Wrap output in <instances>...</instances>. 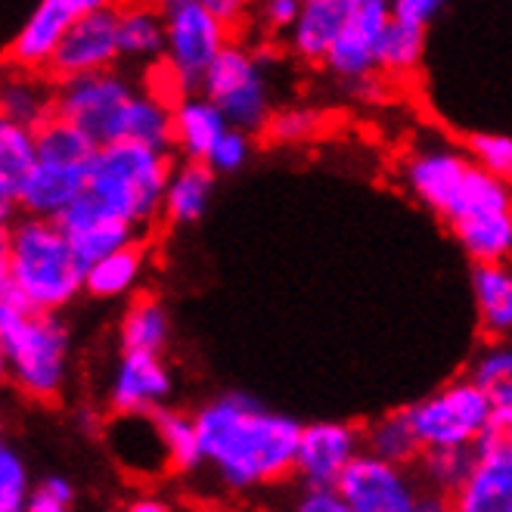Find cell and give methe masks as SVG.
I'll return each instance as SVG.
<instances>
[{"mask_svg": "<svg viewBox=\"0 0 512 512\" xmlns=\"http://www.w3.org/2000/svg\"><path fill=\"white\" fill-rule=\"evenodd\" d=\"M199 4L212 16H218L227 28L252 19V10H255V0H199Z\"/></svg>", "mask_w": 512, "mask_h": 512, "instance_id": "44", "label": "cell"}, {"mask_svg": "<svg viewBox=\"0 0 512 512\" xmlns=\"http://www.w3.org/2000/svg\"><path fill=\"white\" fill-rule=\"evenodd\" d=\"M326 125V118L320 109H308V106H289L270 115L267 122V137L274 143H305L314 140Z\"/></svg>", "mask_w": 512, "mask_h": 512, "instance_id": "35", "label": "cell"}, {"mask_svg": "<svg viewBox=\"0 0 512 512\" xmlns=\"http://www.w3.org/2000/svg\"><path fill=\"white\" fill-rule=\"evenodd\" d=\"M174 376L156 351H122L109 376L106 401L112 413H156L168 404Z\"/></svg>", "mask_w": 512, "mask_h": 512, "instance_id": "14", "label": "cell"}, {"mask_svg": "<svg viewBox=\"0 0 512 512\" xmlns=\"http://www.w3.org/2000/svg\"><path fill=\"white\" fill-rule=\"evenodd\" d=\"M38 165V134L16 122H0V212L13 221L19 190Z\"/></svg>", "mask_w": 512, "mask_h": 512, "instance_id": "23", "label": "cell"}, {"mask_svg": "<svg viewBox=\"0 0 512 512\" xmlns=\"http://www.w3.org/2000/svg\"><path fill=\"white\" fill-rule=\"evenodd\" d=\"M0 351L16 391L35 401L59 398L69 376L72 336L56 311H28L13 326H4Z\"/></svg>", "mask_w": 512, "mask_h": 512, "instance_id": "4", "label": "cell"}, {"mask_svg": "<svg viewBox=\"0 0 512 512\" xmlns=\"http://www.w3.org/2000/svg\"><path fill=\"white\" fill-rule=\"evenodd\" d=\"M215 174L218 171L202 159H187L184 165H177L171 171L168 190H165L162 218L174 227L202 221L215 193Z\"/></svg>", "mask_w": 512, "mask_h": 512, "instance_id": "22", "label": "cell"}, {"mask_svg": "<svg viewBox=\"0 0 512 512\" xmlns=\"http://www.w3.org/2000/svg\"><path fill=\"white\" fill-rule=\"evenodd\" d=\"M466 153L481 171L512 184V137L509 134H491V131L469 134Z\"/></svg>", "mask_w": 512, "mask_h": 512, "instance_id": "37", "label": "cell"}, {"mask_svg": "<svg viewBox=\"0 0 512 512\" xmlns=\"http://www.w3.org/2000/svg\"><path fill=\"white\" fill-rule=\"evenodd\" d=\"M118 41H122V56L153 63L165 56V16L156 4H125L118 10Z\"/></svg>", "mask_w": 512, "mask_h": 512, "instance_id": "27", "label": "cell"}, {"mask_svg": "<svg viewBox=\"0 0 512 512\" xmlns=\"http://www.w3.org/2000/svg\"><path fill=\"white\" fill-rule=\"evenodd\" d=\"M199 90L221 106L233 128L249 134L264 131L270 122V78L261 59L243 44H227L221 56L208 66Z\"/></svg>", "mask_w": 512, "mask_h": 512, "instance_id": "7", "label": "cell"}, {"mask_svg": "<svg viewBox=\"0 0 512 512\" xmlns=\"http://www.w3.org/2000/svg\"><path fill=\"white\" fill-rule=\"evenodd\" d=\"M72 19L75 16L66 13L56 0H41L10 38L7 59L13 63V69H35V72L50 69L56 47L63 41Z\"/></svg>", "mask_w": 512, "mask_h": 512, "instance_id": "18", "label": "cell"}, {"mask_svg": "<svg viewBox=\"0 0 512 512\" xmlns=\"http://www.w3.org/2000/svg\"><path fill=\"white\" fill-rule=\"evenodd\" d=\"M87 190V165H66L53 159H38L35 171L19 190L16 208L19 215L53 218L59 221L69 205L78 202Z\"/></svg>", "mask_w": 512, "mask_h": 512, "instance_id": "17", "label": "cell"}, {"mask_svg": "<svg viewBox=\"0 0 512 512\" xmlns=\"http://www.w3.org/2000/svg\"><path fill=\"white\" fill-rule=\"evenodd\" d=\"M423 53H426V25L391 16L379 41V63H376L379 72L391 78L413 75L419 63H423Z\"/></svg>", "mask_w": 512, "mask_h": 512, "instance_id": "30", "label": "cell"}, {"mask_svg": "<svg viewBox=\"0 0 512 512\" xmlns=\"http://www.w3.org/2000/svg\"><path fill=\"white\" fill-rule=\"evenodd\" d=\"M35 134H38V159H53L66 165H90L100 146L87 131H81L63 115L47 118Z\"/></svg>", "mask_w": 512, "mask_h": 512, "instance_id": "32", "label": "cell"}, {"mask_svg": "<svg viewBox=\"0 0 512 512\" xmlns=\"http://www.w3.org/2000/svg\"><path fill=\"white\" fill-rule=\"evenodd\" d=\"M32 478H28L25 460L10 444L0 447V512H22L32 497Z\"/></svg>", "mask_w": 512, "mask_h": 512, "instance_id": "36", "label": "cell"}, {"mask_svg": "<svg viewBox=\"0 0 512 512\" xmlns=\"http://www.w3.org/2000/svg\"><path fill=\"white\" fill-rule=\"evenodd\" d=\"M472 298L481 333L488 339H512V261L475 264Z\"/></svg>", "mask_w": 512, "mask_h": 512, "instance_id": "20", "label": "cell"}, {"mask_svg": "<svg viewBox=\"0 0 512 512\" xmlns=\"http://www.w3.org/2000/svg\"><path fill=\"white\" fill-rule=\"evenodd\" d=\"M357 0H305L289 32V50L305 63H326Z\"/></svg>", "mask_w": 512, "mask_h": 512, "instance_id": "19", "label": "cell"}, {"mask_svg": "<svg viewBox=\"0 0 512 512\" xmlns=\"http://www.w3.org/2000/svg\"><path fill=\"white\" fill-rule=\"evenodd\" d=\"M391 16V0H357L323 66L348 84L373 75L379 69V41Z\"/></svg>", "mask_w": 512, "mask_h": 512, "instance_id": "13", "label": "cell"}, {"mask_svg": "<svg viewBox=\"0 0 512 512\" xmlns=\"http://www.w3.org/2000/svg\"><path fill=\"white\" fill-rule=\"evenodd\" d=\"M0 109L7 122L38 131L47 118L56 115V87H50L35 69H16L0 90Z\"/></svg>", "mask_w": 512, "mask_h": 512, "instance_id": "24", "label": "cell"}, {"mask_svg": "<svg viewBox=\"0 0 512 512\" xmlns=\"http://www.w3.org/2000/svg\"><path fill=\"white\" fill-rule=\"evenodd\" d=\"M118 56H122V41H118V10L103 7V10L72 19L63 41L56 47L50 72L59 81L87 75V72H103V69L115 66Z\"/></svg>", "mask_w": 512, "mask_h": 512, "instance_id": "12", "label": "cell"}, {"mask_svg": "<svg viewBox=\"0 0 512 512\" xmlns=\"http://www.w3.org/2000/svg\"><path fill=\"white\" fill-rule=\"evenodd\" d=\"M301 512H348V503L339 485H305L298 497Z\"/></svg>", "mask_w": 512, "mask_h": 512, "instance_id": "42", "label": "cell"}, {"mask_svg": "<svg viewBox=\"0 0 512 512\" xmlns=\"http://www.w3.org/2000/svg\"><path fill=\"white\" fill-rule=\"evenodd\" d=\"M305 0H255L252 19L267 35H289Z\"/></svg>", "mask_w": 512, "mask_h": 512, "instance_id": "41", "label": "cell"}, {"mask_svg": "<svg viewBox=\"0 0 512 512\" xmlns=\"http://www.w3.org/2000/svg\"><path fill=\"white\" fill-rule=\"evenodd\" d=\"M153 4L165 13V10H171V7H180V4H187V0H153Z\"/></svg>", "mask_w": 512, "mask_h": 512, "instance_id": "48", "label": "cell"}, {"mask_svg": "<svg viewBox=\"0 0 512 512\" xmlns=\"http://www.w3.org/2000/svg\"><path fill=\"white\" fill-rule=\"evenodd\" d=\"M364 450H370V454H376L382 460L407 466L423 457V441H419V435L410 423V413L395 410V413L379 416L373 426L364 429Z\"/></svg>", "mask_w": 512, "mask_h": 512, "instance_id": "28", "label": "cell"}, {"mask_svg": "<svg viewBox=\"0 0 512 512\" xmlns=\"http://www.w3.org/2000/svg\"><path fill=\"white\" fill-rule=\"evenodd\" d=\"M146 274V249L140 243H131L118 252H109L87 264L84 270V292L97 301H112L131 295Z\"/></svg>", "mask_w": 512, "mask_h": 512, "instance_id": "25", "label": "cell"}, {"mask_svg": "<svg viewBox=\"0 0 512 512\" xmlns=\"http://www.w3.org/2000/svg\"><path fill=\"white\" fill-rule=\"evenodd\" d=\"M165 16V59L180 72L187 87H199L208 66L221 56V50L230 44V28L208 13L199 0L171 7Z\"/></svg>", "mask_w": 512, "mask_h": 512, "instance_id": "9", "label": "cell"}, {"mask_svg": "<svg viewBox=\"0 0 512 512\" xmlns=\"http://www.w3.org/2000/svg\"><path fill=\"white\" fill-rule=\"evenodd\" d=\"M171 171L168 149L134 140L100 143L87 165L84 193L109 212L146 227L162 215Z\"/></svg>", "mask_w": 512, "mask_h": 512, "instance_id": "3", "label": "cell"}, {"mask_svg": "<svg viewBox=\"0 0 512 512\" xmlns=\"http://www.w3.org/2000/svg\"><path fill=\"white\" fill-rule=\"evenodd\" d=\"M205 466L233 494L280 485L295 472L301 426L252 395H218L196 413Z\"/></svg>", "mask_w": 512, "mask_h": 512, "instance_id": "1", "label": "cell"}, {"mask_svg": "<svg viewBox=\"0 0 512 512\" xmlns=\"http://www.w3.org/2000/svg\"><path fill=\"white\" fill-rule=\"evenodd\" d=\"M509 261H512V258H509Z\"/></svg>", "mask_w": 512, "mask_h": 512, "instance_id": "50", "label": "cell"}, {"mask_svg": "<svg viewBox=\"0 0 512 512\" xmlns=\"http://www.w3.org/2000/svg\"><path fill=\"white\" fill-rule=\"evenodd\" d=\"M131 512H168V500L159 497H137L134 503H128Z\"/></svg>", "mask_w": 512, "mask_h": 512, "instance_id": "47", "label": "cell"}, {"mask_svg": "<svg viewBox=\"0 0 512 512\" xmlns=\"http://www.w3.org/2000/svg\"><path fill=\"white\" fill-rule=\"evenodd\" d=\"M230 128L227 115L215 100H208L202 90L190 94L174 106V146L184 153V159H208L212 146Z\"/></svg>", "mask_w": 512, "mask_h": 512, "instance_id": "21", "label": "cell"}, {"mask_svg": "<svg viewBox=\"0 0 512 512\" xmlns=\"http://www.w3.org/2000/svg\"><path fill=\"white\" fill-rule=\"evenodd\" d=\"M56 4L78 19V16H84V13H94V10L112 7V4H118V0H56Z\"/></svg>", "mask_w": 512, "mask_h": 512, "instance_id": "46", "label": "cell"}, {"mask_svg": "<svg viewBox=\"0 0 512 512\" xmlns=\"http://www.w3.org/2000/svg\"><path fill=\"white\" fill-rule=\"evenodd\" d=\"M423 481L438 494H457L475 469V447H435L423 450Z\"/></svg>", "mask_w": 512, "mask_h": 512, "instance_id": "34", "label": "cell"}, {"mask_svg": "<svg viewBox=\"0 0 512 512\" xmlns=\"http://www.w3.org/2000/svg\"><path fill=\"white\" fill-rule=\"evenodd\" d=\"M354 97H357V100H364V103H370V106H379V103H385V84H382L379 78L367 75V78L354 81Z\"/></svg>", "mask_w": 512, "mask_h": 512, "instance_id": "45", "label": "cell"}, {"mask_svg": "<svg viewBox=\"0 0 512 512\" xmlns=\"http://www.w3.org/2000/svg\"><path fill=\"white\" fill-rule=\"evenodd\" d=\"M156 423L168 450L171 469L180 475L199 472L205 466V450H202V435L196 426V416L180 413V410H156Z\"/></svg>", "mask_w": 512, "mask_h": 512, "instance_id": "31", "label": "cell"}, {"mask_svg": "<svg viewBox=\"0 0 512 512\" xmlns=\"http://www.w3.org/2000/svg\"><path fill=\"white\" fill-rule=\"evenodd\" d=\"M84 261L63 224L53 218L19 215L4 224V267L0 283L13 286L32 311H63L84 292Z\"/></svg>", "mask_w": 512, "mask_h": 512, "instance_id": "2", "label": "cell"}, {"mask_svg": "<svg viewBox=\"0 0 512 512\" xmlns=\"http://www.w3.org/2000/svg\"><path fill=\"white\" fill-rule=\"evenodd\" d=\"M410 423L423 441V450L435 447H475L481 429L488 426L494 413V401L481 391V385L466 376L447 382L432 391L429 398L407 407Z\"/></svg>", "mask_w": 512, "mask_h": 512, "instance_id": "6", "label": "cell"}, {"mask_svg": "<svg viewBox=\"0 0 512 512\" xmlns=\"http://www.w3.org/2000/svg\"><path fill=\"white\" fill-rule=\"evenodd\" d=\"M249 156H252V140H249V131H243V128H227L224 134H221V140L212 146V153H208V165H212L218 174H233V171H239L246 162H249Z\"/></svg>", "mask_w": 512, "mask_h": 512, "instance_id": "38", "label": "cell"}, {"mask_svg": "<svg viewBox=\"0 0 512 512\" xmlns=\"http://www.w3.org/2000/svg\"><path fill=\"white\" fill-rule=\"evenodd\" d=\"M364 450V432L351 423H311L301 426L295 475L305 485H339L342 472Z\"/></svg>", "mask_w": 512, "mask_h": 512, "instance_id": "15", "label": "cell"}, {"mask_svg": "<svg viewBox=\"0 0 512 512\" xmlns=\"http://www.w3.org/2000/svg\"><path fill=\"white\" fill-rule=\"evenodd\" d=\"M75 503L72 481L63 475H47L35 481L32 497H28V512H66Z\"/></svg>", "mask_w": 512, "mask_h": 512, "instance_id": "40", "label": "cell"}, {"mask_svg": "<svg viewBox=\"0 0 512 512\" xmlns=\"http://www.w3.org/2000/svg\"><path fill=\"white\" fill-rule=\"evenodd\" d=\"M59 224H63L69 243L75 246L84 267L94 264L103 255H109V252H118V249L137 243V236L143 230V227L131 224L128 218L109 212V208H103L87 193L69 205V212L59 218Z\"/></svg>", "mask_w": 512, "mask_h": 512, "instance_id": "16", "label": "cell"}, {"mask_svg": "<svg viewBox=\"0 0 512 512\" xmlns=\"http://www.w3.org/2000/svg\"><path fill=\"white\" fill-rule=\"evenodd\" d=\"M444 7L447 0H391V13L416 25H429Z\"/></svg>", "mask_w": 512, "mask_h": 512, "instance_id": "43", "label": "cell"}, {"mask_svg": "<svg viewBox=\"0 0 512 512\" xmlns=\"http://www.w3.org/2000/svg\"><path fill=\"white\" fill-rule=\"evenodd\" d=\"M118 4H137V0H118Z\"/></svg>", "mask_w": 512, "mask_h": 512, "instance_id": "49", "label": "cell"}, {"mask_svg": "<svg viewBox=\"0 0 512 512\" xmlns=\"http://www.w3.org/2000/svg\"><path fill=\"white\" fill-rule=\"evenodd\" d=\"M450 233L475 264L512 258V184L472 168L466 190L447 215Z\"/></svg>", "mask_w": 512, "mask_h": 512, "instance_id": "5", "label": "cell"}, {"mask_svg": "<svg viewBox=\"0 0 512 512\" xmlns=\"http://www.w3.org/2000/svg\"><path fill=\"white\" fill-rule=\"evenodd\" d=\"M118 339L125 351H156L162 354L171 339V317L162 301L156 298H137L122 317Z\"/></svg>", "mask_w": 512, "mask_h": 512, "instance_id": "29", "label": "cell"}, {"mask_svg": "<svg viewBox=\"0 0 512 512\" xmlns=\"http://www.w3.org/2000/svg\"><path fill=\"white\" fill-rule=\"evenodd\" d=\"M469 376L494 401V407H512V339H491L475 354Z\"/></svg>", "mask_w": 512, "mask_h": 512, "instance_id": "33", "label": "cell"}, {"mask_svg": "<svg viewBox=\"0 0 512 512\" xmlns=\"http://www.w3.org/2000/svg\"><path fill=\"white\" fill-rule=\"evenodd\" d=\"M348 512H419V488L401 463L360 450L339 478Z\"/></svg>", "mask_w": 512, "mask_h": 512, "instance_id": "11", "label": "cell"}, {"mask_svg": "<svg viewBox=\"0 0 512 512\" xmlns=\"http://www.w3.org/2000/svg\"><path fill=\"white\" fill-rule=\"evenodd\" d=\"M460 512H512V466L475 457V469L454 494Z\"/></svg>", "mask_w": 512, "mask_h": 512, "instance_id": "26", "label": "cell"}, {"mask_svg": "<svg viewBox=\"0 0 512 512\" xmlns=\"http://www.w3.org/2000/svg\"><path fill=\"white\" fill-rule=\"evenodd\" d=\"M137 94L140 87L112 69L63 78L56 87V115L75 122L97 143H112L122 140L125 118Z\"/></svg>", "mask_w": 512, "mask_h": 512, "instance_id": "8", "label": "cell"}, {"mask_svg": "<svg viewBox=\"0 0 512 512\" xmlns=\"http://www.w3.org/2000/svg\"><path fill=\"white\" fill-rule=\"evenodd\" d=\"M143 90H146V94H153L156 100L168 103V106H177L180 100L190 94L187 81L180 78V72L168 63L165 56H159V59L149 63V69L143 75Z\"/></svg>", "mask_w": 512, "mask_h": 512, "instance_id": "39", "label": "cell"}, {"mask_svg": "<svg viewBox=\"0 0 512 512\" xmlns=\"http://www.w3.org/2000/svg\"><path fill=\"white\" fill-rule=\"evenodd\" d=\"M472 168L475 162L469 159V153H457V149L432 140L413 146L404 156L401 180L419 205L447 221V215L454 212V205L466 190Z\"/></svg>", "mask_w": 512, "mask_h": 512, "instance_id": "10", "label": "cell"}]
</instances>
